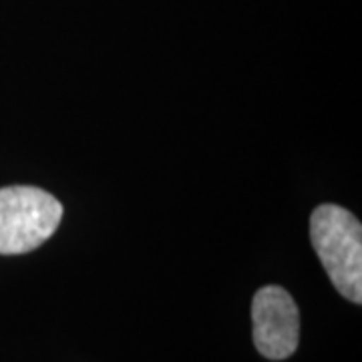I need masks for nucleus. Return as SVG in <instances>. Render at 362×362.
<instances>
[{
  "mask_svg": "<svg viewBox=\"0 0 362 362\" xmlns=\"http://www.w3.org/2000/svg\"><path fill=\"white\" fill-rule=\"evenodd\" d=\"M310 240L338 294L362 302V226L354 214L334 204L316 207Z\"/></svg>",
  "mask_w": 362,
  "mask_h": 362,
  "instance_id": "obj_1",
  "label": "nucleus"
},
{
  "mask_svg": "<svg viewBox=\"0 0 362 362\" xmlns=\"http://www.w3.org/2000/svg\"><path fill=\"white\" fill-rule=\"evenodd\" d=\"M63 218L61 202L33 185L0 189V256L26 254L42 246Z\"/></svg>",
  "mask_w": 362,
  "mask_h": 362,
  "instance_id": "obj_2",
  "label": "nucleus"
},
{
  "mask_svg": "<svg viewBox=\"0 0 362 362\" xmlns=\"http://www.w3.org/2000/svg\"><path fill=\"white\" fill-rule=\"evenodd\" d=\"M254 344L270 361L290 358L300 342V312L282 286H264L252 300Z\"/></svg>",
  "mask_w": 362,
  "mask_h": 362,
  "instance_id": "obj_3",
  "label": "nucleus"
}]
</instances>
